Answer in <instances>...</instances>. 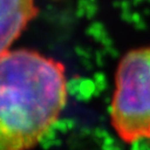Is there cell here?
I'll list each match as a JSON object with an SVG mask.
<instances>
[{"mask_svg": "<svg viewBox=\"0 0 150 150\" xmlns=\"http://www.w3.org/2000/svg\"><path fill=\"white\" fill-rule=\"evenodd\" d=\"M68 96L65 66L27 49L0 57V150H30L59 120Z\"/></svg>", "mask_w": 150, "mask_h": 150, "instance_id": "cell-1", "label": "cell"}, {"mask_svg": "<svg viewBox=\"0 0 150 150\" xmlns=\"http://www.w3.org/2000/svg\"><path fill=\"white\" fill-rule=\"evenodd\" d=\"M110 114L112 128L124 143L150 141V45L120 59Z\"/></svg>", "mask_w": 150, "mask_h": 150, "instance_id": "cell-2", "label": "cell"}, {"mask_svg": "<svg viewBox=\"0 0 150 150\" xmlns=\"http://www.w3.org/2000/svg\"><path fill=\"white\" fill-rule=\"evenodd\" d=\"M37 14L35 0H0V57Z\"/></svg>", "mask_w": 150, "mask_h": 150, "instance_id": "cell-3", "label": "cell"}]
</instances>
